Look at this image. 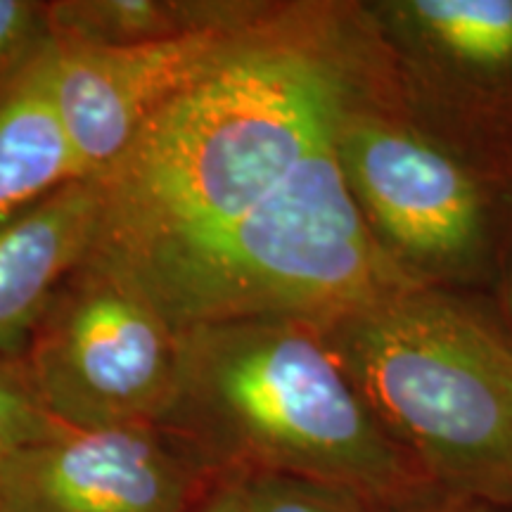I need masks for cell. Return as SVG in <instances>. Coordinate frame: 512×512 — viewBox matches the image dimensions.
I'll list each match as a JSON object with an SVG mask.
<instances>
[{
    "mask_svg": "<svg viewBox=\"0 0 512 512\" xmlns=\"http://www.w3.org/2000/svg\"><path fill=\"white\" fill-rule=\"evenodd\" d=\"M22 361L64 427L162 425L178 394L181 330L124 266L91 249L55 290Z\"/></svg>",
    "mask_w": 512,
    "mask_h": 512,
    "instance_id": "5",
    "label": "cell"
},
{
    "mask_svg": "<svg viewBox=\"0 0 512 512\" xmlns=\"http://www.w3.org/2000/svg\"><path fill=\"white\" fill-rule=\"evenodd\" d=\"M508 505H491V503H479V501H467V498H451L444 496L439 501H434L425 508H418L413 512H501Z\"/></svg>",
    "mask_w": 512,
    "mask_h": 512,
    "instance_id": "17",
    "label": "cell"
},
{
    "mask_svg": "<svg viewBox=\"0 0 512 512\" xmlns=\"http://www.w3.org/2000/svg\"><path fill=\"white\" fill-rule=\"evenodd\" d=\"M60 430L64 425L38 401L22 356H0V465L22 448Z\"/></svg>",
    "mask_w": 512,
    "mask_h": 512,
    "instance_id": "13",
    "label": "cell"
},
{
    "mask_svg": "<svg viewBox=\"0 0 512 512\" xmlns=\"http://www.w3.org/2000/svg\"><path fill=\"white\" fill-rule=\"evenodd\" d=\"M46 17L57 46H133L216 27L200 10L162 0H64L46 3Z\"/></svg>",
    "mask_w": 512,
    "mask_h": 512,
    "instance_id": "11",
    "label": "cell"
},
{
    "mask_svg": "<svg viewBox=\"0 0 512 512\" xmlns=\"http://www.w3.org/2000/svg\"><path fill=\"white\" fill-rule=\"evenodd\" d=\"M102 192L79 178L0 228V356L19 358L64 278L91 254Z\"/></svg>",
    "mask_w": 512,
    "mask_h": 512,
    "instance_id": "9",
    "label": "cell"
},
{
    "mask_svg": "<svg viewBox=\"0 0 512 512\" xmlns=\"http://www.w3.org/2000/svg\"><path fill=\"white\" fill-rule=\"evenodd\" d=\"M46 3L0 0V100L48 48Z\"/></svg>",
    "mask_w": 512,
    "mask_h": 512,
    "instance_id": "15",
    "label": "cell"
},
{
    "mask_svg": "<svg viewBox=\"0 0 512 512\" xmlns=\"http://www.w3.org/2000/svg\"><path fill=\"white\" fill-rule=\"evenodd\" d=\"M337 157L358 207L401 254L422 264H456L482 242L475 181L430 140L344 112Z\"/></svg>",
    "mask_w": 512,
    "mask_h": 512,
    "instance_id": "8",
    "label": "cell"
},
{
    "mask_svg": "<svg viewBox=\"0 0 512 512\" xmlns=\"http://www.w3.org/2000/svg\"><path fill=\"white\" fill-rule=\"evenodd\" d=\"M219 475L159 425L64 427L0 465V512H190Z\"/></svg>",
    "mask_w": 512,
    "mask_h": 512,
    "instance_id": "6",
    "label": "cell"
},
{
    "mask_svg": "<svg viewBox=\"0 0 512 512\" xmlns=\"http://www.w3.org/2000/svg\"><path fill=\"white\" fill-rule=\"evenodd\" d=\"M337 126L238 221L93 252L124 266L178 330L249 318L328 328L401 292L339 166Z\"/></svg>",
    "mask_w": 512,
    "mask_h": 512,
    "instance_id": "3",
    "label": "cell"
},
{
    "mask_svg": "<svg viewBox=\"0 0 512 512\" xmlns=\"http://www.w3.org/2000/svg\"><path fill=\"white\" fill-rule=\"evenodd\" d=\"M249 36L216 24L133 46L53 43V93L83 178L110 169L147 121Z\"/></svg>",
    "mask_w": 512,
    "mask_h": 512,
    "instance_id": "7",
    "label": "cell"
},
{
    "mask_svg": "<svg viewBox=\"0 0 512 512\" xmlns=\"http://www.w3.org/2000/svg\"><path fill=\"white\" fill-rule=\"evenodd\" d=\"M83 178L53 93V41L0 100V228Z\"/></svg>",
    "mask_w": 512,
    "mask_h": 512,
    "instance_id": "10",
    "label": "cell"
},
{
    "mask_svg": "<svg viewBox=\"0 0 512 512\" xmlns=\"http://www.w3.org/2000/svg\"><path fill=\"white\" fill-rule=\"evenodd\" d=\"M406 22L451 60L477 69L512 64V0H411Z\"/></svg>",
    "mask_w": 512,
    "mask_h": 512,
    "instance_id": "12",
    "label": "cell"
},
{
    "mask_svg": "<svg viewBox=\"0 0 512 512\" xmlns=\"http://www.w3.org/2000/svg\"><path fill=\"white\" fill-rule=\"evenodd\" d=\"M344 114L311 48L249 36L140 128L110 169L93 249L124 252L238 221Z\"/></svg>",
    "mask_w": 512,
    "mask_h": 512,
    "instance_id": "1",
    "label": "cell"
},
{
    "mask_svg": "<svg viewBox=\"0 0 512 512\" xmlns=\"http://www.w3.org/2000/svg\"><path fill=\"white\" fill-rule=\"evenodd\" d=\"M164 430L214 472H273L349 491L375 512L439 498L370 413L304 320L249 318L181 330V377Z\"/></svg>",
    "mask_w": 512,
    "mask_h": 512,
    "instance_id": "2",
    "label": "cell"
},
{
    "mask_svg": "<svg viewBox=\"0 0 512 512\" xmlns=\"http://www.w3.org/2000/svg\"><path fill=\"white\" fill-rule=\"evenodd\" d=\"M245 489L254 512H375L361 498L311 479L249 472Z\"/></svg>",
    "mask_w": 512,
    "mask_h": 512,
    "instance_id": "14",
    "label": "cell"
},
{
    "mask_svg": "<svg viewBox=\"0 0 512 512\" xmlns=\"http://www.w3.org/2000/svg\"><path fill=\"white\" fill-rule=\"evenodd\" d=\"M190 512H254L242 472H221Z\"/></svg>",
    "mask_w": 512,
    "mask_h": 512,
    "instance_id": "16",
    "label": "cell"
},
{
    "mask_svg": "<svg viewBox=\"0 0 512 512\" xmlns=\"http://www.w3.org/2000/svg\"><path fill=\"white\" fill-rule=\"evenodd\" d=\"M320 330L434 489L512 505V347L501 332L451 299L408 290Z\"/></svg>",
    "mask_w": 512,
    "mask_h": 512,
    "instance_id": "4",
    "label": "cell"
}]
</instances>
